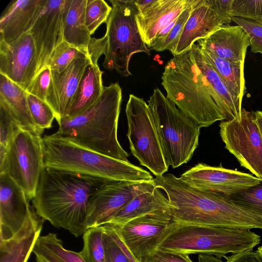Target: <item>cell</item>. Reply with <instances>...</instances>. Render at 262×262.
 I'll return each instance as SVG.
<instances>
[{
    "label": "cell",
    "instance_id": "cell-44",
    "mask_svg": "<svg viewBox=\"0 0 262 262\" xmlns=\"http://www.w3.org/2000/svg\"><path fill=\"white\" fill-rule=\"evenodd\" d=\"M103 225L104 228L111 233L113 238L115 239L116 242L118 244L120 247L122 248L123 251L128 257L130 262H138L136 258L132 255L130 251L128 250L124 243L117 235L115 231L113 228L112 225L110 223H106Z\"/></svg>",
    "mask_w": 262,
    "mask_h": 262
},
{
    "label": "cell",
    "instance_id": "cell-5",
    "mask_svg": "<svg viewBox=\"0 0 262 262\" xmlns=\"http://www.w3.org/2000/svg\"><path fill=\"white\" fill-rule=\"evenodd\" d=\"M45 167L111 181L149 182L144 169L85 148L56 133L42 137Z\"/></svg>",
    "mask_w": 262,
    "mask_h": 262
},
{
    "label": "cell",
    "instance_id": "cell-7",
    "mask_svg": "<svg viewBox=\"0 0 262 262\" xmlns=\"http://www.w3.org/2000/svg\"><path fill=\"white\" fill-rule=\"evenodd\" d=\"M168 166L187 163L199 146V126L156 88L147 101Z\"/></svg>",
    "mask_w": 262,
    "mask_h": 262
},
{
    "label": "cell",
    "instance_id": "cell-17",
    "mask_svg": "<svg viewBox=\"0 0 262 262\" xmlns=\"http://www.w3.org/2000/svg\"><path fill=\"white\" fill-rule=\"evenodd\" d=\"M91 62L86 53L81 51L63 71L51 70V80L46 101L54 111L57 121L68 116L84 69Z\"/></svg>",
    "mask_w": 262,
    "mask_h": 262
},
{
    "label": "cell",
    "instance_id": "cell-43",
    "mask_svg": "<svg viewBox=\"0 0 262 262\" xmlns=\"http://www.w3.org/2000/svg\"><path fill=\"white\" fill-rule=\"evenodd\" d=\"M107 47V37L105 34L102 37L96 38L92 37L87 49V55L92 63L98 64L99 57L105 54Z\"/></svg>",
    "mask_w": 262,
    "mask_h": 262
},
{
    "label": "cell",
    "instance_id": "cell-15",
    "mask_svg": "<svg viewBox=\"0 0 262 262\" xmlns=\"http://www.w3.org/2000/svg\"><path fill=\"white\" fill-rule=\"evenodd\" d=\"M68 3L69 0H47L29 31L36 48L38 72L48 67L53 52L64 41V20Z\"/></svg>",
    "mask_w": 262,
    "mask_h": 262
},
{
    "label": "cell",
    "instance_id": "cell-27",
    "mask_svg": "<svg viewBox=\"0 0 262 262\" xmlns=\"http://www.w3.org/2000/svg\"><path fill=\"white\" fill-rule=\"evenodd\" d=\"M88 0H69L64 17L63 39L70 45L85 52L92 38L85 22Z\"/></svg>",
    "mask_w": 262,
    "mask_h": 262
},
{
    "label": "cell",
    "instance_id": "cell-38",
    "mask_svg": "<svg viewBox=\"0 0 262 262\" xmlns=\"http://www.w3.org/2000/svg\"><path fill=\"white\" fill-rule=\"evenodd\" d=\"M20 127L9 110L0 103V147L7 149Z\"/></svg>",
    "mask_w": 262,
    "mask_h": 262
},
{
    "label": "cell",
    "instance_id": "cell-28",
    "mask_svg": "<svg viewBox=\"0 0 262 262\" xmlns=\"http://www.w3.org/2000/svg\"><path fill=\"white\" fill-rule=\"evenodd\" d=\"M204 59L214 69L234 99L242 106L246 91L244 67H238L223 59L196 43Z\"/></svg>",
    "mask_w": 262,
    "mask_h": 262
},
{
    "label": "cell",
    "instance_id": "cell-48",
    "mask_svg": "<svg viewBox=\"0 0 262 262\" xmlns=\"http://www.w3.org/2000/svg\"><path fill=\"white\" fill-rule=\"evenodd\" d=\"M255 251L262 260V246L258 247Z\"/></svg>",
    "mask_w": 262,
    "mask_h": 262
},
{
    "label": "cell",
    "instance_id": "cell-20",
    "mask_svg": "<svg viewBox=\"0 0 262 262\" xmlns=\"http://www.w3.org/2000/svg\"><path fill=\"white\" fill-rule=\"evenodd\" d=\"M197 43L233 64L244 67L246 52L250 46L248 34L239 26H222Z\"/></svg>",
    "mask_w": 262,
    "mask_h": 262
},
{
    "label": "cell",
    "instance_id": "cell-22",
    "mask_svg": "<svg viewBox=\"0 0 262 262\" xmlns=\"http://www.w3.org/2000/svg\"><path fill=\"white\" fill-rule=\"evenodd\" d=\"M43 221L30 205L19 230L11 238L0 241V262H27L40 235Z\"/></svg>",
    "mask_w": 262,
    "mask_h": 262
},
{
    "label": "cell",
    "instance_id": "cell-13",
    "mask_svg": "<svg viewBox=\"0 0 262 262\" xmlns=\"http://www.w3.org/2000/svg\"><path fill=\"white\" fill-rule=\"evenodd\" d=\"M172 222L169 211L146 214L122 226L110 223L138 262L156 250Z\"/></svg>",
    "mask_w": 262,
    "mask_h": 262
},
{
    "label": "cell",
    "instance_id": "cell-42",
    "mask_svg": "<svg viewBox=\"0 0 262 262\" xmlns=\"http://www.w3.org/2000/svg\"><path fill=\"white\" fill-rule=\"evenodd\" d=\"M143 262H193L189 255L157 249Z\"/></svg>",
    "mask_w": 262,
    "mask_h": 262
},
{
    "label": "cell",
    "instance_id": "cell-8",
    "mask_svg": "<svg viewBox=\"0 0 262 262\" xmlns=\"http://www.w3.org/2000/svg\"><path fill=\"white\" fill-rule=\"evenodd\" d=\"M112 9L106 21L107 47L103 66L120 75H132L131 58L136 53L150 55L139 31L136 15L139 10L134 0H110Z\"/></svg>",
    "mask_w": 262,
    "mask_h": 262
},
{
    "label": "cell",
    "instance_id": "cell-2",
    "mask_svg": "<svg viewBox=\"0 0 262 262\" xmlns=\"http://www.w3.org/2000/svg\"><path fill=\"white\" fill-rule=\"evenodd\" d=\"M109 181L45 167L31 200L33 207L43 220L79 237L85 231L91 196Z\"/></svg>",
    "mask_w": 262,
    "mask_h": 262
},
{
    "label": "cell",
    "instance_id": "cell-31",
    "mask_svg": "<svg viewBox=\"0 0 262 262\" xmlns=\"http://www.w3.org/2000/svg\"><path fill=\"white\" fill-rule=\"evenodd\" d=\"M102 225L86 229L83 234V246L79 252L85 262H105Z\"/></svg>",
    "mask_w": 262,
    "mask_h": 262
},
{
    "label": "cell",
    "instance_id": "cell-21",
    "mask_svg": "<svg viewBox=\"0 0 262 262\" xmlns=\"http://www.w3.org/2000/svg\"><path fill=\"white\" fill-rule=\"evenodd\" d=\"M47 0H13L7 6L0 18V40L13 42L29 32Z\"/></svg>",
    "mask_w": 262,
    "mask_h": 262
},
{
    "label": "cell",
    "instance_id": "cell-35",
    "mask_svg": "<svg viewBox=\"0 0 262 262\" xmlns=\"http://www.w3.org/2000/svg\"><path fill=\"white\" fill-rule=\"evenodd\" d=\"M227 198L262 216V180L258 183Z\"/></svg>",
    "mask_w": 262,
    "mask_h": 262
},
{
    "label": "cell",
    "instance_id": "cell-29",
    "mask_svg": "<svg viewBox=\"0 0 262 262\" xmlns=\"http://www.w3.org/2000/svg\"><path fill=\"white\" fill-rule=\"evenodd\" d=\"M196 63L219 98L225 120L241 119L242 106L234 99L225 84L212 68L203 58L196 43L192 46Z\"/></svg>",
    "mask_w": 262,
    "mask_h": 262
},
{
    "label": "cell",
    "instance_id": "cell-30",
    "mask_svg": "<svg viewBox=\"0 0 262 262\" xmlns=\"http://www.w3.org/2000/svg\"><path fill=\"white\" fill-rule=\"evenodd\" d=\"M33 253L36 262H85L79 252L66 249L56 234L40 235Z\"/></svg>",
    "mask_w": 262,
    "mask_h": 262
},
{
    "label": "cell",
    "instance_id": "cell-47",
    "mask_svg": "<svg viewBox=\"0 0 262 262\" xmlns=\"http://www.w3.org/2000/svg\"><path fill=\"white\" fill-rule=\"evenodd\" d=\"M255 121L258 127L262 140V111H257L254 112Z\"/></svg>",
    "mask_w": 262,
    "mask_h": 262
},
{
    "label": "cell",
    "instance_id": "cell-12",
    "mask_svg": "<svg viewBox=\"0 0 262 262\" xmlns=\"http://www.w3.org/2000/svg\"><path fill=\"white\" fill-rule=\"evenodd\" d=\"M156 188L152 180L149 182L111 181L103 184L89 200L84 223L85 230L108 223L135 197L152 191Z\"/></svg>",
    "mask_w": 262,
    "mask_h": 262
},
{
    "label": "cell",
    "instance_id": "cell-10",
    "mask_svg": "<svg viewBox=\"0 0 262 262\" xmlns=\"http://www.w3.org/2000/svg\"><path fill=\"white\" fill-rule=\"evenodd\" d=\"M44 166L42 137L20 127L0 161V173H6L26 192L29 200L34 196Z\"/></svg>",
    "mask_w": 262,
    "mask_h": 262
},
{
    "label": "cell",
    "instance_id": "cell-9",
    "mask_svg": "<svg viewBox=\"0 0 262 262\" xmlns=\"http://www.w3.org/2000/svg\"><path fill=\"white\" fill-rule=\"evenodd\" d=\"M125 113L127 136L132 155L156 177L164 174L168 166L148 103L143 98L130 94Z\"/></svg>",
    "mask_w": 262,
    "mask_h": 262
},
{
    "label": "cell",
    "instance_id": "cell-37",
    "mask_svg": "<svg viewBox=\"0 0 262 262\" xmlns=\"http://www.w3.org/2000/svg\"><path fill=\"white\" fill-rule=\"evenodd\" d=\"M231 16L262 24V0H233Z\"/></svg>",
    "mask_w": 262,
    "mask_h": 262
},
{
    "label": "cell",
    "instance_id": "cell-41",
    "mask_svg": "<svg viewBox=\"0 0 262 262\" xmlns=\"http://www.w3.org/2000/svg\"><path fill=\"white\" fill-rule=\"evenodd\" d=\"M103 244L105 262H130L111 233L103 226Z\"/></svg>",
    "mask_w": 262,
    "mask_h": 262
},
{
    "label": "cell",
    "instance_id": "cell-39",
    "mask_svg": "<svg viewBox=\"0 0 262 262\" xmlns=\"http://www.w3.org/2000/svg\"><path fill=\"white\" fill-rule=\"evenodd\" d=\"M232 21L241 26L248 34L251 51L262 55V24L240 17H233Z\"/></svg>",
    "mask_w": 262,
    "mask_h": 262
},
{
    "label": "cell",
    "instance_id": "cell-34",
    "mask_svg": "<svg viewBox=\"0 0 262 262\" xmlns=\"http://www.w3.org/2000/svg\"><path fill=\"white\" fill-rule=\"evenodd\" d=\"M112 7L104 0H88L85 10V22L91 35L106 23Z\"/></svg>",
    "mask_w": 262,
    "mask_h": 262
},
{
    "label": "cell",
    "instance_id": "cell-26",
    "mask_svg": "<svg viewBox=\"0 0 262 262\" xmlns=\"http://www.w3.org/2000/svg\"><path fill=\"white\" fill-rule=\"evenodd\" d=\"M170 204L160 189L140 194L121 209L108 223L122 226L129 221L146 214L169 211Z\"/></svg>",
    "mask_w": 262,
    "mask_h": 262
},
{
    "label": "cell",
    "instance_id": "cell-11",
    "mask_svg": "<svg viewBox=\"0 0 262 262\" xmlns=\"http://www.w3.org/2000/svg\"><path fill=\"white\" fill-rule=\"evenodd\" d=\"M219 126L225 148L242 167L262 179V140L254 112L242 108L241 120L222 121Z\"/></svg>",
    "mask_w": 262,
    "mask_h": 262
},
{
    "label": "cell",
    "instance_id": "cell-24",
    "mask_svg": "<svg viewBox=\"0 0 262 262\" xmlns=\"http://www.w3.org/2000/svg\"><path fill=\"white\" fill-rule=\"evenodd\" d=\"M0 103L11 113L20 127L41 136L43 131L34 123L26 90L0 74Z\"/></svg>",
    "mask_w": 262,
    "mask_h": 262
},
{
    "label": "cell",
    "instance_id": "cell-6",
    "mask_svg": "<svg viewBox=\"0 0 262 262\" xmlns=\"http://www.w3.org/2000/svg\"><path fill=\"white\" fill-rule=\"evenodd\" d=\"M260 241V236L249 229L182 224L172 221L157 249L221 258L227 254L253 250Z\"/></svg>",
    "mask_w": 262,
    "mask_h": 262
},
{
    "label": "cell",
    "instance_id": "cell-33",
    "mask_svg": "<svg viewBox=\"0 0 262 262\" xmlns=\"http://www.w3.org/2000/svg\"><path fill=\"white\" fill-rule=\"evenodd\" d=\"M27 100L31 117L36 126L43 131L50 128L56 118L52 107L47 102L28 93Z\"/></svg>",
    "mask_w": 262,
    "mask_h": 262
},
{
    "label": "cell",
    "instance_id": "cell-3",
    "mask_svg": "<svg viewBox=\"0 0 262 262\" xmlns=\"http://www.w3.org/2000/svg\"><path fill=\"white\" fill-rule=\"evenodd\" d=\"M161 79L166 97L200 128L225 120L219 98L199 68L192 47L173 56Z\"/></svg>",
    "mask_w": 262,
    "mask_h": 262
},
{
    "label": "cell",
    "instance_id": "cell-4",
    "mask_svg": "<svg viewBox=\"0 0 262 262\" xmlns=\"http://www.w3.org/2000/svg\"><path fill=\"white\" fill-rule=\"evenodd\" d=\"M122 90L118 82L104 86L96 102L80 115L57 122L58 135L85 148L122 161L129 162L128 154L117 137Z\"/></svg>",
    "mask_w": 262,
    "mask_h": 262
},
{
    "label": "cell",
    "instance_id": "cell-25",
    "mask_svg": "<svg viewBox=\"0 0 262 262\" xmlns=\"http://www.w3.org/2000/svg\"><path fill=\"white\" fill-rule=\"evenodd\" d=\"M102 74L98 64L91 62L87 64L66 118H71L80 115L96 102L104 88Z\"/></svg>",
    "mask_w": 262,
    "mask_h": 262
},
{
    "label": "cell",
    "instance_id": "cell-1",
    "mask_svg": "<svg viewBox=\"0 0 262 262\" xmlns=\"http://www.w3.org/2000/svg\"><path fill=\"white\" fill-rule=\"evenodd\" d=\"M155 186L169 200L171 221L179 224L262 229V216L228 198L190 187L171 173L156 176Z\"/></svg>",
    "mask_w": 262,
    "mask_h": 262
},
{
    "label": "cell",
    "instance_id": "cell-36",
    "mask_svg": "<svg viewBox=\"0 0 262 262\" xmlns=\"http://www.w3.org/2000/svg\"><path fill=\"white\" fill-rule=\"evenodd\" d=\"M81 51L63 41L53 52L48 67L51 70L61 72L70 64Z\"/></svg>",
    "mask_w": 262,
    "mask_h": 262
},
{
    "label": "cell",
    "instance_id": "cell-16",
    "mask_svg": "<svg viewBox=\"0 0 262 262\" xmlns=\"http://www.w3.org/2000/svg\"><path fill=\"white\" fill-rule=\"evenodd\" d=\"M38 69L36 48L29 32L12 42L0 40V74L26 91Z\"/></svg>",
    "mask_w": 262,
    "mask_h": 262
},
{
    "label": "cell",
    "instance_id": "cell-32",
    "mask_svg": "<svg viewBox=\"0 0 262 262\" xmlns=\"http://www.w3.org/2000/svg\"><path fill=\"white\" fill-rule=\"evenodd\" d=\"M196 0L192 2L182 11L177 18L174 26L168 34L163 38L154 41L148 49L156 51L161 52L169 50L173 53L179 39L187 21Z\"/></svg>",
    "mask_w": 262,
    "mask_h": 262
},
{
    "label": "cell",
    "instance_id": "cell-40",
    "mask_svg": "<svg viewBox=\"0 0 262 262\" xmlns=\"http://www.w3.org/2000/svg\"><path fill=\"white\" fill-rule=\"evenodd\" d=\"M51 80V69L45 67L38 72L26 92L46 101Z\"/></svg>",
    "mask_w": 262,
    "mask_h": 262
},
{
    "label": "cell",
    "instance_id": "cell-19",
    "mask_svg": "<svg viewBox=\"0 0 262 262\" xmlns=\"http://www.w3.org/2000/svg\"><path fill=\"white\" fill-rule=\"evenodd\" d=\"M230 22L215 10L211 0H196L172 54L176 55L189 50L200 39H203Z\"/></svg>",
    "mask_w": 262,
    "mask_h": 262
},
{
    "label": "cell",
    "instance_id": "cell-23",
    "mask_svg": "<svg viewBox=\"0 0 262 262\" xmlns=\"http://www.w3.org/2000/svg\"><path fill=\"white\" fill-rule=\"evenodd\" d=\"M192 0H155L136 15L137 23L148 48L157 34L177 18Z\"/></svg>",
    "mask_w": 262,
    "mask_h": 262
},
{
    "label": "cell",
    "instance_id": "cell-46",
    "mask_svg": "<svg viewBox=\"0 0 262 262\" xmlns=\"http://www.w3.org/2000/svg\"><path fill=\"white\" fill-rule=\"evenodd\" d=\"M155 0H134L135 3L139 10L141 11L150 6Z\"/></svg>",
    "mask_w": 262,
    "mask_h": 262
},
{
    "label": "cell",
    "instance_id": "cell-45",
    "mask_svg": "<svg viewBox=\"0 0 262 262\" xmlns=\"http://www.w3.org/2000/svg\"><path fill=\"white\" fill-rule=\"evenodd\" d=\"M198 262H223L221 258L214 256L206 254H199Z\"/></svg>",
    "mask_w": 262,
    "mask_h": 262
},
{
    "label": "cell",
    "instance_id": "cell-18",
    "mask_svg": "<svg viewBox=\"0 0 262 262\" xmlns=\"http://www.w3.org/2000/svg\"><path fill=\"white\" fill-rule=\"evenodd\" d=\"M25 191L6 173H0V241L22 226L30 205Z\"/></svg>",
    "mask_w": 262,
    "mask_h": 262
},
{
    "label": "cell",
    "instance_id": "cell-14",
    "mask_svg": "<svg viewBox=\"0 0 262 262\" xmlns=\"http://www.w3.org/2000/svg\"><path fill=\"white\" fill-rule=\"evenodd\" d=\"M188 186L228 197L258 183L262 179L237 170L200 163L179 178Z\"/></svg>",
    "mask_w": 262,
    "mask_h": 262
}]
</instances>
